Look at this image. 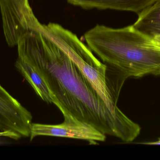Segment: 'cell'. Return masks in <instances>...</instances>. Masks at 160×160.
Wrapping results in <instances>:
<instances>
[{"label":"cell","instance_id":"1","mask_svg":"<svg viewBox=\"0 0 160 160\" xmlns=\"http://www.w3.org/2000/svg\"><path fill=\"white\" fill-rule=\"evenodd\" d=\"M17 46L16 69L32 88L44 80L63 115H70L125 142L140 134L139 125L123 112L112 111L71 58L42 32L27 31Z\"/></svg>","mask_w":160,"mask_h":160},{"label":"cell","instance_id":"2","mask_svg":"<svg viewBox=\"0 0 160 160\" xmlns=\"http://www.w3.org/2000/svg\"><path fill=\"white\" fill-rule=\"evenodd\" d=\"M88 46L103 63L129 77L160 75V49L133 25L113 28L97 24L85 33Z\"/></svg>","mask_w":160,"mask_h":160},{"label":"cell","instance_id":"3","mask_svg":"<svg viewBox=\"0 0 160 160\" xmlns=\"http://www.w3.org/2000/svg\"><path fill=\"white\" fill-rule=\"evenodd\" d=\"M44 33L71 58L108 107L115 112H122L117 103L128 75L101 63L76 34L60 24L50 23Z\"/></svg>","mask_w":160,"mask_h":160},{"label":"cell","instance_id":"4","mask_svg":"<svg viewBox=\"0 0 160 160\" xmlns=\"http://www.w3.org/2000/svg\"><path fill=\"white\" fill-rule=\"evenodd\" d=\"M3 31L9 47L17 46L20 38L32 30L37 18L28 0H0Z\"/></svg>","mask_w":160,"mask_h":160},{"label":"cell","instance_id":"5","mask_svg":"<svg viewBox=\"0 0 160 160\" xmlns=\"http://www.w3.org/2000/svg\"><path fill=\"white\" fill-rule=\"evenodd\" d=\"M63 116V122L58 125L32 123L30 141L42 136L84 140L94 144L106 140L105 134L91 125L82 122L70 115L66 114Z\"/></svg>","mask_w":160,"mask_h":160},{"label":"cell","instance_id":"6","mask_svg":"<svg viewBox=\"0 0 160 160\" xmlns=\"http://www.w3.org/2000/svg\"><path fill=\"white\" fill-rule=\"evenodd\" d=\"M32 116L0 85V131L10 133L13 140L30 137Z\"/></svg>","mask_w":160,"mask_h":160},{"label":"cell","instance_id":"7","mask_svg":"<svg viewBox=\"0 0 160 160\" xmlns=\"http://www.w3.org/2000/svg\"><path fill=\"white\" fill-rule=\"evenodd\" d=\"M155 0H67L84 9H111L139 13Z\"/></svg>","mask_w":160,"mask_h":160},{"label":"cell","instance_id":"8","mask_svg":"<svg viewBox=\"0 0 160 160\" xmlns=\"http://www.w3.org/2000/svg\"><path fill=\"white\" fill-rule=\"evenodd\" d=\"M132 25L137 31L152 39L160 35V0H155L140 12Z\"/></svg>","mask_w":160,"mask_h":160},{"label":"cell","instance_id":"9","mask_svg":"<svg viewBox=\"0 0 160 160\" xmlns=\"http://www.w3.org/2000/svg\"><path fill=\"white\" fill-rule=\"evenodd\" d=\"M152 39L155 45L160 49V35L155 37Z\"/></svg>","mask_w":160,"mask_h":160},{"label":"cell","instance_id":"10","mask_svg":"<svg viewBox=\"0 0 160 160\" xmlns=\"http://www.w3.org/2000/svg\"><path fill=\"white\" fill-rule=\"evenodd\" d=\"M1 137H6V138H9L10 139H13V137L10 133L0 131V138Z\"/></svg>","mask_w":160,"mask_h":160},{"label":"cell","instance_id":"11","mask_svg":"<svg viewBox=\"0 0 160 160\" xmlns=\"http://www.w3.org/2000/svg\"><path fill=\"white\" fill-rule=\"evenodd\" d=\"M141 144H143L147 145H160V138H159L158 141L154 142H145V143H141Z\"/></svg>","mask_w":160,"mask_h":160}]
</instances>
